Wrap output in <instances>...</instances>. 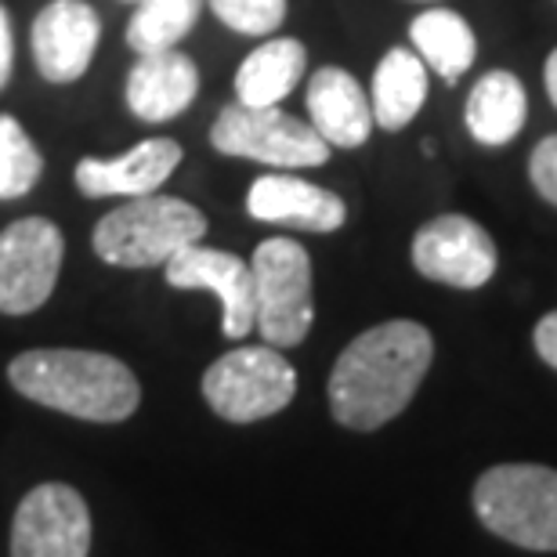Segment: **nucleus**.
Instances as JSON below:
<instances>
[{
	"mask_svg": "<svg viewBox=\"0 0 557 557\" xmlns=\"http://www.w3.org/2000/svg\"><path fill=\"white\" fill-rule=\"evenodd\" d=\"M98 40H102V22L98 11L84 0H51L48 8L33 18V62L48 84H73L91 70Z\"/></svg>",
	"mask_w": 557,
	"mask_h": 557,
	"instance_id": "nucleus-12",
	"label": "nucleus"
},
{
	"mask_svg": "<svg viewBox=\"0 0 557 557\" xmlns=\"http://www.w3.org/2000/svg\"><path fill=\"white\" fill-rule=\"evenodd\" d=\"M44 174V156L37 141L26 135V127L15 116L0 113V203L22 199L33 193Z\"/></svg>",
	"mask_w": 557,
	"mask_h": 557,
	"instance_id": "nucleus-22",
	"label": "nucleus"
},
{
	"mask_svg": "<svg viewBox=\"0 0 557 557\" xmlns=\"http://www.w3.org/2000/svg\"><path fill=\"white\" fill-rule=\"evenodd\" d=\"M305 65H308V51L300 40H294V37L264 40L261 48H253L239 65L236 102L250 106V109L278 106L300 84Z\"/></svg>",
	"mask_w": 557,
	"mask_h": 557,
	"instance_id": "nucleus-18",
	"label": "nucleus"
},
{
	"mask_svg": "<svg viewBox=\"0 0 557 557\" xmlns=\"http://www.w3.org/2000/svg\"><path fill=\"white\" fill-rule=\"evenodd\" d=\"M434 359V337L413 319L359 333L330 373V413L341 428L376 431L413 403Z\"/></svg>",
	"mask_w": 557,
	"mask_h": 557,
	"instance_id": "nucleus-1",
	"label": "nucleus"
},
{
	"mask_svg": "<svg viewBox=\"0 0 557 557\" xmlns=\"http://www.w3.org/2000/svg\"><path fill=\"white\" fill-rule=\"evenodd\" d=\"M8 381L29 403L91 423H120L141 403L131 366L106 351L33 348L8 362Z\"/></svg>",
	"mask_w": 557,
	"mask_h": 557,
	"instance_id": "nucleus-2",
	"label": "nucleus"
},
{
	"mask_svg": "<svg viewBox=\"0 0 557 557\" xmlns=\"http://www.w3.org/2000/svg\"><path fill=\"white\" fill-rule=\"evenodd\" d=\"M308 116L311 127L330 149H359L373 131V106L362 84L348 70L322 65L308 81Z\"/></svg>",
	"mask_w": 557,
	"mask_h": 557,
	"instance_id": "nucleus-16",
	"label": "nucleus"
},
{
	"mask_svg": "<svg viewBox=\"0 0 557 557\" xmlns=\"http://www.w3.org/2000/svg\"><path fill=\"white\" fill-rule=\"evenodd\" d=\"M532 341H536V351L540 359L550 366V370H557V311H550V315L540 319L536 333H532Z\"/></svg>",
	"mask_w": 557,
	"mask_h": 557,
	"instance_id": "nucleus-25",
	"label": "nucleus"
},
{
	"mask_svg": "<svg viewBox=\"0 0 557 557\" xmlns=\"http://www.w3.org/2000/svg\"><path fill=\"white\" fill-rule=\"evenodd\" d=\"M166 286L174 289H207L221 300V333L228 341H243L258 322V294H253V269L232 250H214L203 243L185 247L163 264Z\"/></svg>",
	"mask_w": 557,
	"mask_h": 557,
	"instance_id": "nucleus-11",
	"label": "nucleus"
},
{
	"mask_svg": "<svg viewBox=\"0 0 557 557\" xmlns=\"http://www.w3.org/2000/svg\"><path fill=\"white\" fill-rule=\"evenodd\" d=\"M423 102H428V65L409 48H392L373 70V124L403 131L417 120Z\"/></svg>",
	"mask_w": 557,
	"mask_h": 557,
	"instance_id": "nucleus-19",
	"label": "nucleus"
},
{
	"mask_svg": "<svg viewBox=\"0 0 557 557\" xmlns=\"http://www.w3.org/2000/svg\"><path fill=\"white\" fill-rule=\"evenodd\" d=\"M543 84H547V95L557 109V48L547 54V65H543Z\"/></svg>",
	"mask_w": 557,
	"mask_h": 557,
	"instance_id": "nucleus-27",
	"label": "nucleus"
},
{
	"mask_svg": "<svg viewBox=\"0 0 557 557\" xmlns=\"http://www.w3.org/2000/svg\"><path fill=\"white\" fill-rule=\"evenodd\" d=\"M409 40L420 54V62L442 76L445 84H456L474 65L478 40L463 15L449 8H431L413 18Z\"/></svg>",
	"mask_w": 557,
	"mask_h": 557,
	"instance_id": "nucleus-20",
	"label": "nucleus"
},
{
	"mask_svg": "<svg viewBox=\"0 0 557 557\" xmlns=\"http://www.w3.org/2000/svg\"><path fill=\"white\" fill-rule=\"evenodd\" d=\"M127 109L141 124H166L182 116L199 95L196 62L177 48L138 54L135 70L127 73Z\"/></svg>",
	"mask_w": 557,
	"mask_h": 557,
	"instance_id": "nucleus-15",
	"label": "nucleus"
},
{
	"mask_svg": "<svg viewBox=\"0 0 557 557\" xmlns=\"http://www.w3.org/2000/svg\"><path fill=\"white\" fill-rule=\"evenodd\" d=\"M91 510L65 482H44L22 496L11 521V557H87Z\"/></svg>",
	"mask_w": 557,
	"mask_h": 557,
	"instance_id": "nucleus-9",
	"label": "nucleus"
},
{
	"mask_svg": "<svg viewBox=\"0 0 557 557\" xmlns=\"http://www.w3.org/2000/svg\"><path fill=\"white\" fill-rule=\"evenodd\" d=\"M182 145L174 138H145L131 152L116 156V160H87L76 163L73 182L84 196L106 199V196H152L166 177L177 171L182 163Z\"/></svg>",
	"mask_w": 557,
	"mask_h": 557,
	"instance_id": "nucleus-13",
	"label": "nucleus"
},
{
	"mask_svg": "<svg viewBox=\"0 0 557 557\" xmlns=\"http://www.w3.org/2000/svg\"><path fill=\"white\" fill-rule=\"evenodd\" d=\"M11 65H15V37H11L8 11L0 8V91H4L11 81Z\"/></svg>",
	"mask_w": 557,
	"mask_h": 557,
	"instance_id": "nucleus-26",
	"label": "nucleus"
},
{
	"mask_svg": "<svg viewBox=\"0 0 557 557\" xmlns=\"http://www.w3.org/2000/svg\"><path fill=\"white\" fill-rule=\"evenodd\" d=\"M207 214L177 196H135L95 225L91 247L113 269H163L185 247L203 243Z\"/></svg>",
	"mask_w": 557,
	"mask_h": 557,
	"instance_id": "nucleus-3",
	"label": "nucleus"
},
{
	"mask_svg": "<svg viewBox=\"0 0 557 557\" xmlns=\"http://www.w3.org/2000/svg\"><path fill=\"white\" fill-rule=\"evenodd\" d=\"M253 294H258V322L264 344L297 348L315 322L311 297V258L297 239L272 236L250 258Z\"/></svg>",
	"mask_w": 557,
	"mask_h": 557,
	"instance_id": "nucleus-5",
	"label": "nucleus"
},
{
	"mask_svg": "<svg viewBox=\"0 0 557 557\" xmlns=\"http://www.w3.org/2000/svg\"><path fill=\"white\" fill-rule=\"evenodd\" d=\"M474 510L493 536L525 550H557V471L543 463H499L478 478Z\"/></svg>",
	"mask_w": 557,
	"mask_h": 557,
	"instance_id": "nucleus-4",
	"label": "nucleus"
},
{
	"mask_svg": "<svg viewBox=\"0 0 557 557\" xmlns=\"http://www.w3.org/2000/svg\"><path fill=\"white\" fill-rule=\"evenodd\" d=\"M135 4H145V0H135Z\"/></svg>",
	"mask_w": 557,
	"mask_h": 557,
	"instance_id": "nucleus-28",
	"label": "nucleus"
},
{
	"mask_svg": "<svg viewBox=\"0 0 557 557\" xmlns=\"http://www.w3.org/2000/svg\"><path fill=\"white\" fill-rule=\"evenodd\" d=\"M529 177H532V188H536L550 207H557V135H547L532 149Z\"/></svg>",
	"mask_w": 557,
	"mask_h": 557,
	"instance_id": "nucleus-24",
	"label": "nucleus"
},
{
	"mask_svg": "<svg viewBox=\"0 0 557 557\" xmlns=\"http://www.w3.org/2000/svg\"><path fill=\"white\" fill-rule=\"evenodd\" d=\"M203 0H145L127 22V48L135 54H156L177 48L199 22Z\"/></svg>",
	"mask_w": 557,
	"mask_h": 557,
	"instance_id": "nucleus-21",
	"label": "nucleus"
},
{
	"mask_svg": "<svg viewBox=\"0 0 557 557\" xmlns=\"http://www.w3.org/2000/svg\"><path fill=\"white\" fill-rule=\"evenodd\" d=\"M65 258L62 228L48 218H18L0 232V315H33L54 294Z\"/></svg>",
	"mask_w": 557,
	"mask_h": 557,
	"instance_id": "nucleus-8",
	"label": "nucleus"
},
{
	"mask_svg": "<svg viewBox=\"0 0 557 557\" xmlns=\"http://www.w3.org/2000/svg\"><path fill=\"white\" fill-rule=\"evenodd\" d=\"M525 120H529L525 84L507 70L485 73L482 81L474 84V91L467 98V109H463V124L471 131V138L478 145H488V149H499V145L515 141L521 131H525Z\"/></svg>",
	"mask_w": 557,
	"mask_h": 557,
	"instance_id": "nucleus-17",
	"label": "nucleus"
},
{
	"mask_svg": "<svg viewBox=\"0 0 557 557\" xmlns=\"http://www.w3.org/2000/svg\"><path fill=\"white\" fill-rule=\"evenodd\" d=\"M297 370L272 344L236 348L203 373V398L221 420L253 423L275 417L294 403Z\"/></svg>",
	"mask_w": 557,
	"mask_h": 557,
	"instance_id": "nucleus-6",
	"label": "nucleus"
},
{
	"mask_svg": "<svg viewBox=\"0 0 557 557\" xmlns=\"http://www.w3.org/2000/svg\"><path fill=\"white\" fill-rule=\"evenodd\" d=\"M210 11L243 37H269L286 18V0H210Z\"/></svg>",
	"mask_w": 557,
	"mask_h": 557,
	"instance_id": "nucleus-23",
	"label": "nucleus"
},
{
	"mask_svg": "<svg viewBox=\"0 0 557 557\" xmlns=\"http://www.w3.org/2000/svg\"><path fill=\"white\" fill-rule=\"evenodd\" d=\"M247 214L269 225H289L305 232H337L348 221V207L337 193L311 185L294 174H264L250 185Z\"/></svg>",
	"mask_w": 557,
	"mask_h": 557,
	"instance_id": "nucleus-14",
	"label": "nucleus"
},
{
	"mask_svg": "<svg viewBox=\"0 0 557 557\" xmlns=\"http://www.w3.org/2000/svg\"><path fill=\"white\" fill-rule=\"evenodd\" d=\"M496 243L474 218H431L413 236V269L431 283L453 289H482L496 275Z\"/></svg>",
	"mask_w": 557,
	"mask_h": 557,
	"instance_id": "nucleus-10",
	"label": "nucleus"
},
{
	"mask_svg": "<svg viewBox=\"0 0 557 557\" xmlns=\"http://www.w3.org/2000/svg\"><path fill=\"white\" fill-rule=\"evenodd\" d=\"M210 145L221 156H239V160L278 166V171L322 166L330 160V145L319 138V131L283 113L278 106L250 109L236 102L221 109L210 127Z\"/></svg>",
	"mask_w": 557,
	"mask_h": 557,
	"instance_id": "nucleus-7",
	"label": "nucleus"
}]
</instances>
